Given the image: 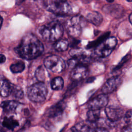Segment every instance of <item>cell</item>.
<instances>
[{"label":"cell","mask_w":132,"mask_h":132,"mask_svg":"<svg viewBox=\"0 0 132 132\" xmlns=\"http://www.w3.org/2000/svg\"><path fill=\"white\" fill-rule=\"evenodd\" d=\"M15 52L21 58L31 60L40 56L44 51L42 43L32 34H28L23 37Z\"/></svg>","instance_id":"1"},{"label":"cell","mask_w":132,"mask_h":132,"mask_svg":"<svg viewBox=\"0 0 132 132\" xmlns=\"http://www.w3.org/2000/svg\"><path fill=\"white\" fill-rule=\"evenodd\" d=\"M39 32L44 40L48 42H56L62 36L63 28L59 22L52 21L41 26Z\"/></svg>","instance_id":"2"},{"label":"cell","mask_w":132,"mask_h":132,"mask_svg":"<svg viewBox=\"0 0 132 132\" xmlns=\"http://www.w3.org/2000/svg\"><path fill=\"white\" fill-rule=\"evenodd\" d=\"M117 42L114 37H108L104 39L95 46L94 50V55L98 58L108 56L114 49Z\"/></svg>","instance_id":"3"},{"label":"cell","mask_w":132,"mask_h":132,"mask_svg":"<svg viewBox=\"0 0 132 132\" xmlns=\"http://www.w3.org/2000/svg\"><path fill=\"white\" fill-rule=\"evenodd\" d=\"M27 96L32 102L41 103L45 101L47 94L46 85L42 81L35 83L27 89Z\"/></svg>","instance_id":"4"},{"label":"cell","mask_w":132,"mask_h":132,"mask_svg":"<svg viewBox=\"0 0 132 132\" xmlns=\"http://www.w3.org/2000/svg\"><path fill=\"white\" fill-rule=\"evenodd\" d=\"M45 6L48 11L56 14H68L72 12L70 5L66 2L50 0L45 3Z\"/></svg>","instance_id":"5"},{"label":"cell","mask_w":132,"mask_h":132,"mask_svg":"<svg viewBox=\"0 0 132 132\" xmlns=\"http://www.w3.org/2000/svg\"><path fill=\"white\" fill-rule=\"evenodd\" d=\"M44 67L55 73H60L63 71L65 64L63 59L57 55H51L44 61Z\"/></svg>","instance_id":"6"},{"label":"cell","mask_w":132,"mask_h":132,"mask_svg":"<svg viewBox=\"0 0 132 132\" xmlns=\"http://www.w3.org/2000/svg\"><path fill=\"white\" fill-rule=\"evenodd\" d=\"M66 29L68 34L72 37L77 38L81 33L82 27L80 17L75 16L66 22Z\"/></svg>","instance_id":"7"},{"label":"cell","mask_w":132,"mask_h":132,"mask_svg":"<svg viewBox=\"0 0 132 132\" xmlns=\"http://www.w3.org/2000/svg\"><path fill=\"white\" fill-rule=\"evenodd\" d=\"M122 82L121 77L119 76H113L106 81L101 91L103 94L107 95L116 90L122 84Z\"/></svg>","instance_id":"8"},{"label":"cell","mask_w":132,"mask_h":132,"mask_svg":"<svg viewBox=\"0 0 132 132\" xmlns=\"http://www.w3.org/2000/svg\"><path fill=\"white\" fill-rule=\"evenodd\" d=\"M108 96L107 94L99 95L90 100L88 104L89 109H99L105 107L108 103Z\"/></svg>","instance_id":"9"},{"label":"cell","mask_w":132,"mask_h":132,"mask_svg":"<svg viewBox=\"0 0 132 132\" xmlns=\"http://www.w3.org/2000/svg\"><path fill=\"white\" fill-rule=\"evenodd\" d=\"M105 112L107 118L111 122H116L119 120L124 115V111L122 109L113 106L106 107Z\"/></svg>","instance_id":"10"},{"label":"cell","mask_w":132,"mask_h":132,"mask_svg":"<svg viewBox=\"0 0 132 132\" xmlns=\"http://www.w3.org/2000/svg\"><path fill=\"white\" fill-rule=\"evenodd\" d=\"M88 70L87 67L84 64H78L74 67L71 72V78L75 81H79L86 78L88 75Z\"/></svg>","instance_id":"11"},{"label":"cell","mask_w":132,"mask_h":132,"mask_svg":"<svg viewBox=\"0 0 132 132\" xmlns=\"http://www.w3.org/2000/svg\"><path fill=\"white\" fill-rule=\"evenodd\" d=\"M65 108V103L60 101L49 108L47 111V115L48 117L54 118L62 115Z\"/></svg>","instance_id":"12"},{"label":"cell","mask_w":132,"mask_h":132,"mask_svg":"<svg viewBox=\"0 0 132 132\" xmlns=\"http://www.w3.org/2000/svg\"><path fill=\"white\" fill-rule=\"evenodd\" d=\"M12 85L3 75H0V95L7 97L11 93Z\"/></svg>","instance_id":"13"},{"label":"cell","mask_w":132,"mask_h":132,"mask_svg":"<svg viewBox=\"0 0 132 132\" xmlns=\"http://www.w3.org/2000/svg\"><path fill=\"white\" fill-rule=\"evenodd\" d=\"M86 18L89 22L95 26H99L103 21L102 15L96 11H93L87 14Z\"/></svg>","instance_id":"14"},{"label":"cell","mask_w":132,"mask_h":132,"mask_svg":"<svg viewBox=\"0 0 132 132\" xmlns=\"http://www.w3.org/2000/svg\"><path fill=\"white\" fill-rule=\"evenodd\" d=\"M19 103L15 101H6L3 102L1 106L4 110L7 112H13L19 106Z\"/></svg>","instance_id":"15"},{"label":"cell","mask_w":132,"mask_h":132,"mask_svg":"<svg viewBox=\"0 0 132 132\" xmlns=\"http://www.w3.org/2000/svg\"><path fill=\"white\" fill-rule=\"evenodd\" d=\"M19 125L18 121L13 117H5L2 122V125L5 128L12 130H14Z\"/></svg>","instance_id":"16"},{"label":"cell","mask_w":132,"mask_h":132,"mask_svg":"<svg viewBox=\"0 0 132 132\" xmlns=\"http://www.w3.org/2000/svg\"><path fill=\"white\" fill-rule=\"evenodd\" d=\"M69 47L68 41L64 39H60L56 41L54 45L55 50L58 52H63L67 50Z\"/></svg>","instance_id":"17"},{"label":"cell","mask_w":132,"mask_h":132,"mask_svg":"<svg viewBox=\"0 0 132 132\" xmlns=\"http://www.w3.org/2000/svg\"><path fill=\"white\" fill-rule=\"evenodd\" d=\"M100 117V110L89 109L87 113V120L91 123H94L98 121Z\"/></svg>","instance_id":"18"},{"label":"cell","mask_w":132,"mask_h":132,"mask_svg":"<svg viewBox=\"0 0 132 132\" xmlns=\"http://www.w3.org/2000/svg\"><path fill=\"white\" fill-rule=\"evenodd\" d=\"M64 81L62 77L58 76L53 78L51 82V88L54 90H60L63 88Z\"/></svg>","instance_id":"19"},{"label":"cell","mask_w":132,"mask_h":132,"mask_svg":"<svg viewBox=\"0 0 132 132\" xmlns=\"http://www.w3.org/2000/svg\"><path fill=\"white\" fill-rule=\"evenodd\" d=\"M71 130L74 131H92V129L87 124L84 122H80L73 126Z\"/></svg>","instance_id":"20"},{"label":"cell","mask_w":132,"mask_h":132,"mask_svg":"<svg viewBox=\"0 0 132 132\" xmlns=\"http://www.w3.org/2000/svg\"><path fill=\"white\" fill-rule=\"evenodd\" d=\"M25 69V64L23 61H19L10 65V69L13 73L22 72Z\"/></svg>","instance_id":"21"},{"label":"cell","mask_w":132,"mask_h":132,"mask_svg":"<svg viewBox=\"0 0 132 132\" xmlns=\"http://www.w3.org/2000/svg\"><path fill=\"white\" fill-rule=\"evenodd\" d=\"M108 6L109 7H104L105 8H106L105 10H106V11H107L111 15H117L118 13H120V14L121 13V12H122L121 7H119L118 5H111V6Z\"/></svg>","instance_id":"22"},{"label":"cell","mask_w":132,"mask_h":132,"mask_svg":"<svg viewBox=\"0 0 132 132\" xmlns=\"http://www.w3.org/2000/svg\"><path fill=\"white\" fill-rule=\"evenodd\" d=\"M35 76L39 81L43 82L45 78V70L42 66L39 67L36 71Z\"/></svg>","instance_id":"23"},{"label":"cell","mask_w":132,"mask_h":132,"mask_svg":"<svg viewBox=\"0 0 132 132\" xmlns=\"http://www.w3.org/2000/svg\"><path fill=\"white\" fill-rule=\"evenodd\" d=\"M70 55L72 58H79L85 55V52L82 49L80 48H72L69 52Z\"/></svg>","instance_id":"24"},{"label":"cell","mask_w":132,"mask_h":132,"mask_svg":"<svg viewBox=\"0 0 132 132\" xmlns=\"http://www.w3.org/2000/svg\"><path fill=\"white\" fill-rule=\"evenodd\" d=\"M11 93H12V95L14 97L17 98H22L24 96V93L23 91L16 87H12Z\"/></svg>","instance_id":"25"},{"label":"cell","mask_w":132,"mask_h":132,"mask_svg":"<svg viewBox=\"0 0 132 132\" xmlns=\"http://www.w3.org/2000/svg\"><path fill=\"white\" fill-rule=\"evenodd\" d=\"M124 120L127 124L132 125V109L127 111L124 117Z\"/></svg>","instance_id":"26"},{"label":"cell","mask_w":132,"mask_h":132,"mask_svg":"<svg viewBox=\"0 0 132 132\" xmlns=\"http://www.w3.org/2000/svg\"><path fill=\"white\" fill-rule=\"evenodd\" d=\"M6 60L5 56L3 54H0V63H4Z\"/></svg>","instance_id":"27"},{"label":"cell","mask_w":132,"mask_h":132,"mask_svg":"<svg viewBox=\"0 0 132 132\" xmlns=\"http://www.w3.org/2000/svg\"><path fill=\"white\" fill-rule=\"evenodd\" d=\"M129 20L130 23H131V24L132 25V13L129 15Z\"/></svg>","instance_id":"28"},{"label":"cell","mask_w":132,"mask_h":132,"mask_svg":"<svg viewBox=\"0 0 132 132\" xmlns=\"http://www.w3.org/2000/svg\"><path fill=\"white\" fill-rule=\"evenodd\" d=\"M2 23H3V19H2V18L1 16V15H0V28H1V26H2Z\"/></svg>","instance_id":"29"},{"label":"cell","mask_w":132,"mask_h":132,"mask_svg":"<svg viewBox=\"0 0 132 132\" xmlns=\"http://www.w3.org/2000/svg\"><path fill=\"white\" fill-rule=\"evenodd\" d=\"M122 130H123V131H132V129H131L130 128H128V129H127V128H124Z\"/></svg>","instance_id":"30"},{"label":"cell","mask_w":132,"mask_h":132,"mask_svg":"<svg viewBox=\"0 0 132 132\" xmlns=\"http://www.w3.org/2000/svg\"><path fill=\"white\" fill-rule=\"evenodd\" d=\"M114 1V0H106V1H107V2H108V3H112V2H113Z\"/></svg>","instance_id":"31"},{"label":"cell","mask_w":132,"mask_h":132,"mask_svg":"<svg viewBox=\"0 0 132 132\" xmlns=\"http://www.w3.org/2000/svg\"><path fill=\"white\" fill-rule=\"evenodd\" d=\"M58 1H61V2H66L67 0H57Z\"/></svg>","instance_id":"32"},{"label":"cell","mask_w":132,"mask_h":132,"mask_svg":"<svg viewBox=\"0 0 132 132\" xmlns=\"http://www.w3.org/2000/svg\"><path fill=\"white\" fill-rule=\"evenodd\" d=\"M127 2H132V0H126Z\"/></svg>","instance_id":"33"}]
</instances>
